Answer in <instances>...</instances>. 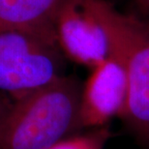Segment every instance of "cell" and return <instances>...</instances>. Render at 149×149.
<instances>
[{"label": "cell", "instance_id": "9", "mask_svg": "<svg viewBox=\"0 0 149 149\" xmlns=\"http://www.w3.org/2000/svg\"><path fill=\"white\" fill-rule=\"evenodd\" d=\"M7 105L8 104L5 102L4 100L2 99V97L0 96V121H1V118L3 114H4V112L6 111V108H7Z\"/></svg>", "mask_w": 149, "mask_h": 149}, {"label": "cell", "instance_id": "3", "mask_svg": "<svg viewBox=\"0 0 149 149\" xmlns=\"http://www.w3.org/2000/svg\"><path fill=\"white\" fill-rule=\"evenodd\" d=\"M59 46L27 30L0 28V92L17 99L65 76Z\"/></svg>", "mask_w": 149, "mask_h": 149}, {"label": "cell", "instance_id": "8", "mask_svg": "<svg viewBox=\"0 0 149 149\" xmlns=\"http://www.w3.org/2000/svg\"><path fill=\"white\" fill-rule=\"evenodd\" d=\"M136 14L139 19H149V0H132Z\"/></svg>", "mask_w": 149, "mask_h": 149}, {"label": "cell", "instance_id": "10", "mask_svg": "<svg viewBox=\"0 0 149 149\" xmlns=\"http://www.w3.org/2000/svg\"><path fill=\"white\" fill-rule=\"evenodd\" d=\"M144 20H145V22H146L147 23H148V24H149V19H143Z\"/></svg>", "mask_w": 149, "mask_h": 149}, {"label": "cell", "instance_id": "1", "mask_svg": "<svg viewBox=\"0 0 149 149\" xmlns=\"http://www.w3.org/2000/svg\"><path fill=\"white\" fill-rule=\"evenodd\" d=\"M82 85L65 74L12 100L0 121V149H47L82 130Z\"/></svg>", "mask_w": 149, "mask_h": 149}, {"label": "cell", "instance_id": "4", "mask_svg": "<svg viewBox=\"0 0 149 149\" xmlns=\"http://www.w3.org/2000/svg\"><path fill=\"white\" fill-rule=\"evenodd\" d=\"M53 25L59 47L74 63L93 69L111 56L108 35L86 0H62Z\"/></svg>", "mask_w": 149, "mask_h": 149}, {"label": "cell", "instance_id": "5", "mask_svg": "<svg viewBox=\"0 0 149 149\" xmlns=\"http://www.w3.org/2000/svg\"><path fill=\"white\" fill-rule=\"evenodd\" d=\"M128 97V80L123 64L111 56L91 69L82 85L80 124L82 129L109 126L113 118H120Z\"/></svg>", "mask_w": 149, "mask_h": 149}, {"label": "cell", "instance_id": "6", "mask_svg": "<svg viewBox=\"0 0 149 149\" xmlns=\"http://www.w3.org/2000/svg\"><path fill=\"white\" fill-rule=\"evenodd\" d=\"M62 0H0V28L27 30L57 45L53 19Z\"/></svg>", "mask_w": 149, "mask_h": 149}, {"label": "cell", "instance_id": "2", "mask_svg": "<svg viewBox=\"0 0 149 149\" xmlns=\"http://www.w3.org/2000/svg\"><path fill=\"white\" fill-rule=\"evenodd\" d=\"M105 29L111 54L123 64L128 97L120 119L141 143L149 145V24L118 12L107 0H86Z\"/></svg>", "mask_w": 149, "mask_h": 149}, {"label": "cell", "instance_id": "7", "mask_svg": "<svg viewBox=\"0 0 149 149\" xmlns=\"http://www.w3.org/2000/svg\"><path fill=\"white\" fill-rule=\"evenodd\" d=\"M111 136L109 126L95 128L65 139L47 149H106Z\"/></svg>", "mask_w": 149, "mask_h": 149}]
</instances>
